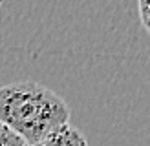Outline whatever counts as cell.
Returning a JSON list of instances; mask_svg holds the SVG:
<instances>
[{"mask_svg": "<svg viewBox=\"0 0 150 146\" xmlns=\"http://www.w3.org/2000/svg\"><path fill=\"white\" fill-rule=\"evenodd\" d=\"M0 7H2V4H0Z\"/></svg>", "mask_w": 150, "mask_h": 146, "instance_id": "obj_5", "label": "cell"}, {"mask_svg": "<svg viewBox=\"0 0 150 146\" xmlns=\"http://www.w3.org/2000/svg\"><path fill=\"white\" fill-rule=\"evenodd\" d=\"M0 146H28V142L0 121Z\"/></svg>", "mask_w": 150, "mask_h": 146, "instance_id": "obj_3", "label": "cell"}, {"mask_svg": "<svg viewBox=\"0 0 150 146\" xmlns=\"http://www.w3.org/2000/svg\"><path fill=\"white\" fill-rule=\"evenodd\" d=\"M31 146H88V141L79 128L66 124Z\"/></svg>", "mask_w": 150, "mask_h": 146, "instance_id": "obj_2", "label": "cell"}, {"mask_svg": "<svg viewBox=\"0 0 150 146\" xmlns=\"http://www.w3.org/2000/svg\"><path fill=\"white\" fill-rule=\"evenodd\" d=\"M137 7H139L141 24H143V27L150 33V2H148V0H141V2L137 4Z\"/></svg>", "mask_w": 150, "mask_h": 146, "instance_id": "obj_4", "label": "cell"}, {"mask_svg": "<svg viewBox=\"0 0 150 146\" xmlns=\"http://www.w3.org/2000/svg\"><path fill=\"white\" fill-rule=\"evenodd\" d=\"M0 121L31 146L70 124V108L48 86L18 80L0 86Z\"/></svg>", "mask_w": 150, "mask_h": 146, "instance_id": "obj_1", "label": "cell"}]
</instances>
